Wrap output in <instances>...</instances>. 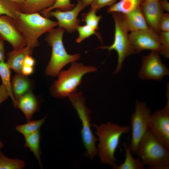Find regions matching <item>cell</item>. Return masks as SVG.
Segmentation results:
<instances>
[{"label":"cell","mask_w":169,"mask_h":169,"mask_svg":"<svg viewBox=\"0 0 169 169\" xmlns=\"http://www.w3.org/2000/svg\"><path fill=\"white\" fill-rule=\"evenodd\" d=\"M125 150V157L124 162L118 165L115 164L112 166L114 169H144V165L139 157L134 158L132 155L129 146L126 142H123Z\"/></svg>","instance_id":"obj_19"},{"label":"cell","mask_w":169,"mask_h":169,"mask_svg":"<svg viewBox=\"0 0 169 169\" xmlns=\"http://www.w3.org/2000/svg\"><path fill=\"white\" fill-rule=\"evenodd\" d=\"M47 116H46L39 120H30L27 121L25 124L17 125L16 129L25 137L39 130L44 122Z\"/></svg>","instance_id":"obj_24"},{"label":"cell","mask_w":169,"mask_h":169,"mask_svg":"<svg viewBox=\"0 0 169 169\" xmlns=\"http://www.w3.org/2000/svg\"><path fill=\"white\" fill-rule=\"evenodd\" d=\"M160 54L158 51H151L148 55L142 56L138 73L140 79L161 81L169 75V69L162 63Z\"/></svg>","instance_id":"obj_10"},{"label":"cell","mask_w":169,"mask_h":169,"mask_svg":"<svg viewBox=\"0 0 169 169\" xmlns=\"http://www.w3.org/2000/svg\"><path fill=\"white\" fill-rule=\"evenodd\" d=\"M14 19L26 46L33 50L39 45V38L58 24L57 21L43 16L38 12L27 13L20 11Z\"/></svg>","instance_id":"obj_2"},{"label":"cell","mask_w":169,"mask_h":169,"mask_svg":"<svg viewBox=\"0 0 169 169\" xmlns=\"http://www.w3.org/2000/svg\"><path fill=\"white\" fill-rule=\"evenodd\" d=\"M32 83L27 76L22 74H17L13 77L11 81L12 92L16 101L25 94L31 91Z\"/></svg>","instance_id":"obj_18"},{"label":"cell","mask_w":169,"mask_h":169,"mask_svg":"<svg viewBox=\"0 0 169 169\" xmlns=\"http://www.w3.org/2000/svg\"><path fill=\"white\" fill-rule=\"evenodd\" d=\"M33 50L26 46L19 49H13L7 54L6 62L9 67L17 74H22L21 69L24 60L28 55H31Z\"/></svg>","instance_id":"obj_16"},{"label":"cell","mask_w":169,"mask_h":169,"mask_svg":"<svg viewBox=\"0 0 169 169\" xmlns=\"http://www.w3.org/2000/svg\"><path fill=\"white\" fill-rule=\"evenodd\" d=\"M10 69L6 63L4 62V60L0 62V76L2 81V84L7 89L14 106L16 107L17 102L14 99L12 90Z\"/></svg>","instance_id":"obj_23"},{"label":"cell","mask_w":169,"mask_h":169,"mask_svg":"<svg viewBox=\"0 0 169 169\" xmlns=\"http://www.w3.org/2000/svg\"><path fill=\"white\" fill-rule=\"evenodd\" d=\"M161 46L160 54L165 58H169V31L160 32L159 33Z\"/></svg>","instance_id":"obj_30"},{"label":"cell","mask_w":169,"mask_h":169,"mask_svg":"<svg viewBox=\"0 0 169 169\" xmlns=\"http://www.w3.org/2000/svg\"><path fill=\"white\" fill-rule=\"evenodd\" d=\"M33 67L23 65L21 69V73L24 76L31 74L33 72Z\"/></svg>","instance_id":"obj_34"},{"label":"cell","mask_w":169,"mask_h":169,"mask_svg":"<svg viewBox=\"0 0 169 169\" xmlns=\"http://www.w3.org/2000/svg\"><path fill=\"white\" fill-rule=\"evenodd\" d=\"M24 137V146L28 148L33 152L38 161L39 166L42 167L40 148L41 136L39 130Z\"/></svg>","instance_id":"obj_22"},{"label":"cell","mask_w":169,"mask_h":169,"mask_svg":"<svg viewBox=\"0 0 169 169\" xmlns=\"http://www.w3.org/2000/svg\"><path fill=\"white\" fill-rule=\"evenodd\" d=\"M21 11V5L14 2L0 0V15H6L14 18L17 13Z\"/></svg>","instance_id":"obj_25"},{"label":"cell","mask_w":169,"mask_h":169,"mask_svg":"<svg viewBox=\"0 0 169 169\" xmlns=\"http://www.w3.org/2000/svg\"><path fill=\"white\" fill-rule=\"evenodd\" d=\"M159 29L160 32L169 31V14L163 13L159 23Z\"/></svg>","instance_id":"obj_32"},{"label":"cell","mask_w":169,"mask_h":169,"mask_svg":"<svg viewBox=\"0 0 169 169\" xmlns=\"http://www.w3.org/2000/svg\"><path fill=\"white\" fill-rule=\"evenodd\" d=\"M85 8L79 2L77 1L76 5L71 10L62 11L56 9L54 11L49 12L45 17L55 18L57 20L59 27L71 33L75 32L79 25L80 20L78 18V16L80 12Z\"/></svg>","instance_id":"obj_13"},{"label":"cell","mask_w":169,"mask_h":169,"mask_svg":"<svg viewBox=\"0 0 169 169\" xmlns=\"http://www.w3.org/2000/svg\"><path fill=\"white\" fill-rule=\"evenodd\" d=\"M145 1H159L160 0H144Z\"/></svg>","instance_id":"obj_40"},{"label":"cell","mask_w":169,"mask_h":169,"mask_svg":"<svg viewBox=\"0 0 169 169\" xmlns=\"http://www.w3.org/2000/svg\"><path fill=\"white\" fill-rule=\"evenodd\" d=\"M115 23V31L113 43L109 46H102L98 49H105L109 51L115 50L118 55V63L114 72L115 74L121 70L125 59L131 54H135L131 46L128 33V30L124 22L122 14L112 13Z\"/></svg>","instance_id":"obj_7"},{"label":"cell","mask_w":169,"mask_h":169,"mask_svg":"<svg viewBox=\"0 0 169 169\" xmlns=\"http://www.w3.org/2000/svg\"><path fill=\"white\" fill-rule=\"evenodd\" d=\"M65 30L59 27L54 28L48 32L45 37V40L52 48L50 59L45 71L48 75L57 76L64 66L80 58L79 54L71 55L67 52L63 42Z\"/></svg>","instance_id":"obj_4"},{"label":"cell","mask_w":169,"mask_h":169,"mask_svg":"<svg viewBox=\"0 0 169 169\" xmlns=\"http://www.w3.org/2000/svg\"><path fill=\"white\" fill-rule=\"evenodd\" d=\"M151 114L150 109L146 103L136 100L134 111L131 119V137L129 145L130 149L134 154H136L141 140L148 130L149 119Z\"/></svg>","instance_id":"obj_8"},{"label":"cell","mask_w":169,"mask_h":169,"mask_svg":"<svg viewBox=\"0 0 169 169\" xmlns=\"http://www.w3.org/2000/svg\"><path fill=\"white\" fill-rule=\"evenodd\" d=\"M4 146V144L3 142L0 141V150Z\"/></svg>","instance_id":"obj_39"},{"label":"cell","mask_w":169,"mask_h":169,"mask_svg":"<svg viewBox=\"0 0 169 169\" xmlns=\"http://www.w3.org/2000/svg\"><path fill=\"white\" fill-rule=\"evenodd\" d=\"M56 0H24L21 6V12L31 13L41 12L52 6Z\"/></svg>","instance_id":"obj_20"},{"label":"cell","mask_w":169,"mask_h":169,"mask_svg":"<svg viewBox=\"0 0 169 169\" xmlns=\"http://www.w3.org/2000/svg\"><path fill=\"white\" fill-rule=\"evenodd\" d=\"M143 0H120L110 6L107 9V12L109 13H116L126 14L140 7Z\"/></svg>","instance_id":"obj_21"},{"label":"cell","mask_w":169,"mask_h":169,"mask_svg":"<svg viewBox=\"0 0 169 169\" xmlns=\"http://www.w3.org/2000/svg\"><path fill=\"white\" fill-rule=\"evenodd\" d=\"M35 64V60L31 55H28L25 58L23 65L33 67Z\"/></svg>","instance_id":"obj_35"},{"label":"cell","mask_w":169,"mask_h":169,"mask_svg":"<svg viewBox=\"0 0 169 169\" xmlns=\"http://www.w3.org/2000/svg\"><path fill=\"white\" fill-rule=\"evenodd\" d=\"M5 51H3L0 49V62L5 59Z\"/></svg>","instance_id":"obj_37"},{"label":"cell","mask_w":169,"mask_h":169,"mask_svg":"<svg viewBox=\"0 0 169 169\" xmlns=\"http://www.w3.org/2000/svg\"><path fill=\"white\" fill-rule=\"evenodd\" d=\"M0 39L9 43L13 49H21L26 46L14 18L8 15H0Z\"/></svg>","instance_id":"obj_12"},{"label":"cell","mask_w":169,"mask_h":169,"mask_svg":"<svg viewBox=\"0 0 169 169\" xmlns=\"http://www.w3.org/2000/svg\"><path fill=\"white\" fill-rule=\"evenodd\" d=\"M140 7L149 28L159 34V23L163 13L159 1L144 0Z\"/></svg>","instance_id":"obj_14"},{"label":"cell","mask_w":169,"mask_h":169,"mask_svg":"<svg viewBox=\"0 0 169 169\" xmlns=\"http://www.w3.org/2000/svg\"><path fill=\"white\" fill-rule=\"evenodd\" d=\"M68 98L81 121L82 127L80 134L86 150L84 155L92 160L98 153L95 145L98 139L94 135L91 129V111L86 106L85 100L81 92H75L69 96Z\"/></svg>","instance_id":"obj_6"},{"label":"cell","mask_w":169,"mask_h":169,"mask_svg":"<svg viewBox=\"0 0 169 169\" xmlns=\"http://www.w3.org/2000/svg\"><path fill=\"white\" fill-rule=\"evenodd\" d=\"M136 154L149 169L169 168V149L149 130L141 138Z\"/></svg>","instance_id":"obj_3"},{"label":"cell","mask_w":169,"mask_h":169,"mask_svg":"<svg viewBox=\"0 0 169 169\" xmlns=\"http://www.w3.org/2000/svg\"><path fill=\"white\" fill-rule=\"evenodd\" d=\"M14 2L18 4L21 5L23 3L24 0H6Z\"/></svg>","instance_id":"obj_38"},{"label":"cell","mask_w":169,"mask_h":169,"mask_svg":"<svg viewBox=\"0 0 169 169\" xmlns=\"http://www.w3.org/2000/svg\"><path fill=\"white\" fill-rule=\"evenodd\" d=\"M76 30L79 33V36L76 40V42L79 43L85 38L89 37L92 35L95 34L101 41L102 39L99 33L97 32L95 29L91 27L87 24L84 25H79L77 28Z\"/></svg>","instance_id":"obj_27"},{"label":"cell","mask_w":169,"mask_h":169,"mask_svg":"<svg viewBox=\"0 0 169 169\" xmlns=\"http://www.w3.org/2000/svg\"><path fill=\"white\" fill-rule=\"evenodd\" d=\"M8 96H9L6 88L2 84L0 85V105Z\"/></svg>","instance_id":"obj_33"},{"label":"cell","mask_w":169,"mask_h":169,"mask_svg":"<svg viewBox=\"0 0 169 169\" xmlns=\"http://www.w3.org/2000/svg\"><path fill=\"white\" fill-rule=\"evenodd\" d=\"M25 165L23 160L8 158L0 150V169H22Z\"/></svg>","instance_id":"obj_26"},{"label":"cell","mask_w":169,"mask_h":169,"mask_svg":"<svg viewBox=\"0 0 169 169\" xmlns=\"http://www.w3.org/2000/svg\"><path fill=\"white\" fill-rule=\"evenodd\" d=\"M94 0H77V1L79 2L85 8L91 5Z\"/></svg>","instance_id":"obj_36"},{"label":"cell","mask_w":169,"mask_h":169,"mask_svg":"<svg viewBox=\"0 0 169 169\" xmlns=\"http://www.w3.org/2000/svg\"><path fill=\"white\" fill-rule=\"evenodd\" d=\"M122 15L129 31H134L149 28L140 7L128 14Z\"/></svg>","instance_id":"obj_17"},{"label":"cell","mask_w":169,"mask_h":169,"mask_svg":"<svg viewBox=\"0 0 169 169\" xmlns=\"http://www.w3.org/2000/svg\"><path fill=\"white\" fill-rule=\"evenodd\" d=\"M129 37L135 54L145 50L160 53L161 46L159 34L150 28L131 32Z\"/></svg>","instance_id":"obj_11"},{"label":"cell","mask_w":169,"mask_h":169,"mask_svg":"<svg viewBox=\"0 0 169 169\" xmlns=\"http://www.w3.org/2000/svg\"><path fill=\"white\" fill-rule=\"evenodd\" d=\"M75 6L74 4L70 3V0H56L52 6L40 12L42 16L45 17L49 12L54 9H58L62 11H67L72 9Z\"/></svg>","instance_id":"obj_29"},{"label":"cell","mask_w":169,"mask_h":169,"mask_svg":"<svg viewBox=\"0 0 169 169\" xmlns=\"http://www.w3.org/2000/svg\"><path fill=\"white\" fill-rule=\"evenodd\" d=\"M97 70L95 67L84 66L76 61L71 63L68 69L62 71L58 74V79L52 86V95L56 98L68 97L77 90L84 75Z\"/></svg>","instance_id":"obj_5"},{"label":"cell","mask_w":169,"mask_h":169,"mask_svg":"<svg viewBox=\"0 0 169 169\" xmlns=\"http://www.w3.org/2000/svg\"><path fill=\"white\" fill-rule=\"evenodd\" d=\"M98 136V153L101 163L112 166L116 161L115 154L121 136L128 133L130 127L121 126L110 122L100 125L93 124Z\"/></svg>","instance_id":"obj_1"},{"label":"cell","mask_w":169,"mask_h":169,"mask_svg":"<svg viewBox=\"0 0 169 169\" xmlns=\"http://www.w3.org/2000/svg\"><path fill=\"white\" fill-rule=\"evenodd\" d=\"M117 0H94L91 4L90 9L97 11L106 6H110L115 3Z\"/></svg>","instance_id":"obj_31"},{"label":"cell","mask_w":169,"mask_h":169,"mask_svg":"<svg viewBox=\"0 0 169 169\" xmlns=\"http://www.w3.org/2000/svg\"><path fill=\"white\" fill-rule=\"evenodd\" d=\"M40 103L36 96L31 92L21 97L18 100L16 107L23 113L27 121L31 120L34 114L38 111Z\"/></svg>","instance_id":"obj_15"},{"label":"cell","mask_w":169,"mask_h":169,"mask_svg":"<svg viewBox=\"0 0 169 169\" xmlns=\"http://www.w3.org/2000/svg\"><path fill=\"white\" fill-rule=\"evenodd\" d=\"M96 11L93 9H90L87 13L81 15L82 20L87 24L91 27L96 30H99V22L102 18L101 15H97Z\"/></svg>","instance_id":"obj_28"},{"label":"cell","mask_w":169,"mask_h":169,"mask_svg":"<svg viewBox=\"0 0 169 169\" xmlns=\"http://www.w3.org/2000/svg\"><path fill=\"white\" fill-rule=\"evenodd\" d=\"M167 102L161 109H157L151 114L148 130L165 146L169 149V85H167Z\"/></svg>","instance_id":"obj_9"}]
</instances>
